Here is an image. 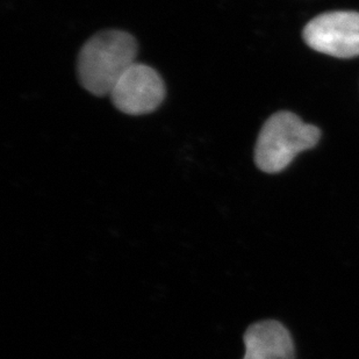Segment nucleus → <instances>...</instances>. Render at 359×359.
<instances>
[{
  "label": "nucleus",
  "instance_id": "1",
  "mask_svg": "<svg viewBox=\"0 0 359 359\" xmlns=\"http://www.w3.org/2000/svg\"><path fill=\"white\" fill-rule=\"evenodd\" d=\"M137 42L122 31L100 32L81 48L79 77L83 88L92 95H111L123 72L135 63Z\"/></svg>",
  "mask_w": 359,
  "mask_h": 359
},
{
  "label": "nucleus",
  "instance_id": "2",
  "mask_svg": "<svg viewBox=\"0 0 359 359\" xmlns=\"http://www.w3.org/2000/svg\"><path fill=\"white\" fill-rule=\"evenodd\" d=\"M321 132L287 111L276 113L265 122L255 147V163L263 172L286 169L299 153L316 147Z\"/></svg>",
  "mask_w": 359,
  "mask_h": 359
},
{
  "label": "nucleus",
  "instance_id": "3",
  "mask_svg": "<svg viewBox=\"0 0 359 359\" xmlns=\"http://www.w3.org/2000/svg\"><path fill=\"white\" fill-rule=\"evenodd\" d=\"M306 43L322 54L339 58L359 55V13L328 12L314 18L302 32Z\"/></svg>",
  "mask_w": 359,
  "mask_h": 359
},
{
  "label": "nucleus",
  "instance_id": "4",
  "mask_svg": "<svg viewBox=\"0 0 359 359\" xmlns=\"http://www.w3.org/2000/svg\"><path fill=\"white\" fill-rule=\"evenodd\" d=\"M109 95L122 113L143 116L160 107L165 98V85L156 70L135 62L123 72Z\"/></svg>",
  "mask_w": 359,
  "mask_h": 359
},
{
  "label": "nucleus",
  "instance_id": "5",
  "mask_svg": "<svg viewBox=\"0 0 359 359\" xmlns=\"http://www.w3.org/2000/svg\"><path fill=\"white\" fill-rule=\"evenodd\" d=\"M243 359H295L294 342L284 325L275 320L256 322L243 336Z\"/></svg>",
  "mask_w": 359,
  "mask_h": 359
}]
</instances>
